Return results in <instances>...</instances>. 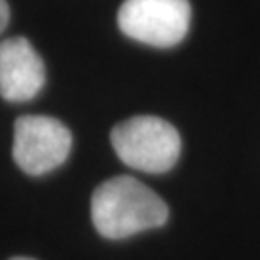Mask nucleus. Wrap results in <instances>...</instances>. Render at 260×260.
I'll return each mask as SVG.
<instances>
[{"label":"nucleus","mask_w":260,"mask_h":260,"mask_svg":"<svg viewBox=\"0 0 260 260\" xmlns=\"http://www.w3.org/2000/svg\"><path fill=\"white\" fill-rule=\"evenodd\" d=\"M91 218L106 239H125L168 220V205L139 179L116 176L94 189Z\"/></svg>","instance_id":"nucleus-1"},{"label":"nucleus","mask_w":260,"mask_h":260,"mask_svg":"<svg viewBox=\"0 0 260 260\" xmlns=\"http://www.w3.org/2000/svg\"><path fill=\"white\" fill-rule=\"evenodd\" d=\"M112 147L123 164L149 174H164L179 158L181 139L170 121L133 116L112 129Z\"/></svg>","instance_id":"nucleus-2"},{"label":"nucleus","mask_w":260,"mask_h":260,"mask_svg":"<svg viewBox=\"0 0 260 260\" xmlns=\"http://www.w3.org/2000/svg\"><path fill=\"white\" fill-rule=\"evenodd\" d=\"M189 23V0H125L118 10V25L127 37L158 48L181 43Z\"/></svg>","instance_id":"nucleus-3"},{"label":"nucleus","mask_w":260,"mask_h":260,"mask_svg":"<svg viewBox=\"0 0 260 260\" xmlns=\"http://www.w3.org/2000/svg\"><path fill=\"white\" fill-rule=\"evenodd\" d=\"M72 150V133L50 116H21L14 123V160L29 176L62 166Z\"/></svg>","instance_id":"nucleus-4"},{"label":"nucleus","mask_w":260,"mask_h":260,"mask_svg":"<svg viewBox=\"0 0 260 260\" xmlns=\"http://www.w3.org/2000/svg\"><path fill=\"white\" fill-rule=\"evenodd\" d=\"M45 85V64L25 37L0 43V96L10 103L31 101Z\"/></svg>","instance_id":"nucleus-5"},{"label":"nucleus","mask_w":260,"mask_h":260,"mask_svg":"<svg viewBox=\"0 0 260 260\" xmlns=\"http://www.w3.org/2000/svg\"><path fill=\"white\" fill-rule=\"evenodd\" d=\"M8 19H10L8 2H6V0H0V33L6 29V25H8Z\"/></svg>","instance_id":"nucleus-6"},{"label":"nucleus","mask_w":260,"mask_h":260,"mask_svg":"<svg viewBox=\"0 0 260 260\" xmlns=\"http://www.w3.org/2000/svg\"><path fill=\"white\" fill-rule=\"evenodd\" d=\"M10 260H35V258H27V256H14V258Z\"/></svg>","instance_id":"nucleus-7"}]
</instances>
